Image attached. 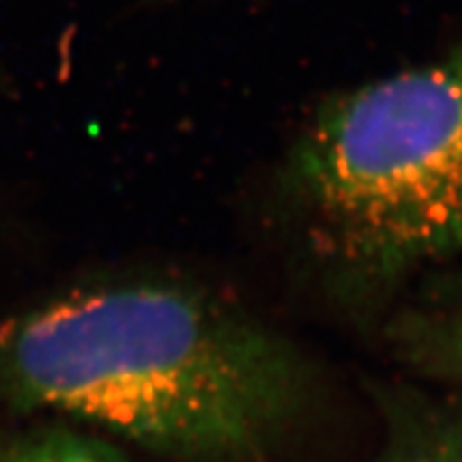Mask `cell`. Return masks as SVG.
I'll return each mask as SVG.
<instances>
[{
	"instance_id": "7a4b0ae2",
	"label": "cell",
	"mask_w": 462,
	"mask_h": 462,
	"mask_svg": "<svg viewBox=\"0 0 462 462\" xmlns=\"http://www.w3.org/2000/svg\"><path fill=\"white\" fill-rule=\"evenodd\" d=\"M293 176L349 262L390 270L462 251V45L328 101Z\"/></svg>"
},
{
	"instance_id": "6da1fadb",
	"label": "cell",
	"mask_w": 462,
	"mask_h": 462,
	"mask_svg": "<svg viewBox=\"0 0 462 462\" xmlns=\"http://www.w3.org/2000/svg\"><path fill=\"white\" fill-rule=\"evenodd\" d=\"M5 362L32 401L199 460L255 452L298 394L296 368L262 330L199 293L146 282L24 317Z\"/></svg>"
},
{
	"instance_id": "3957f363",
	"label": "cell",
	"mask_w": 462,
	"mask_h": 462,
	"mask_svg": "<svg viewBox=\"0 0 462 462\" xmlns=\"http://www.w3.org/2000/svg\"><path fill=\"white\" fill-rule=\"evenodd\" d=\"M14 462H106L97 456L73 448H43L37 452L20 456Z\"/></svg>"
}]
</instances>
